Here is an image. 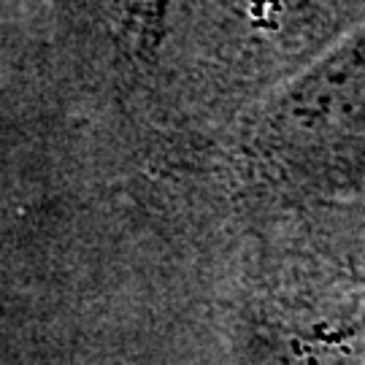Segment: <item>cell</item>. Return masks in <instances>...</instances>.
I'll return each instance as SVG.
<instances>
[{
	"label": "cell",
	"mask_w": 365,
	"mask_h": 365,
	"mask_svg": "<svg viewBox=\"0 0 365 365\" xmlns=\"http://www.w3.org/2000/svg\"><path fill=\"white\" fill-rule=\"evenodd\" d=\"M235 170L287 206L365 195V25L235 117Z\"/></svg>",
	"instance_id": "1"
},
{
	"label": "cell",
	"mask_w": 365,
	"mask_h": 365,
	"mask_svg": "<svg viewBox=\"0 0 365 365\" xmlns=\"http://www.w3.org/2000/svg\"><path fill=\"white\" fill-rule=\"evenodd\" d=\"M360 25L365 0H176L155 76L238 117Z\"/></svg>",
	"instance_id": "2"
},
{
	"label": "cell",
	"mask_w": 365,
	"mask_h": 365,
	"mask_svg": "<svg viewBox=\"0 0 365 365\" xmlns=\"http://www.w3.org/2000/svg\"><path fill=\"white\" fill-rule=\"evenodd\" d=\"M176 0H90L101 49L122 81L155 78Z\"/></svg>",
	"instance_id": "3"
},
{
	"label": "cell",
	"mask_w": 365,
	"mask_h": 365,
	"mask_svg": "<svg viewBox=\"0 0 365 365\" xmlns=\"http://www.w3.org/2000/svg\"><path fill=\"white\" fill-rule=\"evenodd\" d=\"M352 354H354V360H357V365H365V306L352 327Z\"/></svg>",
	"instance_id": "4"
}]
</instances>
